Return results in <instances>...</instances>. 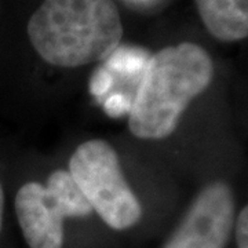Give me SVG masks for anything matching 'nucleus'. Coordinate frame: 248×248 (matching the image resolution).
<instances>
[{
    "mask_svg": "<svg viewBox=\"0 0 248 248\" xmlns=\"http://www.w3.org/2000/svg\"><path fill=\"white\" fill-rule=\"evenodd\" d=\"M234 221L232 187L214 181L197 193L160 248H231Z\"/></svg>",
    "mask_w": 248,
    "mask_h": 248,
    "instance_id": "39448f33",
    "label": "nucleus"
},
{
    "mask_svg": "<svg viewBox=\"0 0 248 248\" xmlns=\"http://www.w3.org/2000/svg\"><path fill=\"white\" fill-rule=\"evenodd\" d=\"M211 55L185 42L151 55L128 113V128L141 140H163L175 131L179 119L214 79Z\"/></svg>",
    "mask_w": 248,
    "mask_h": 248,
    "instance_id": "f257e3e1",
    "label": "nucleus"
},
{
    "mask_svg": "<svg viewBox=\"0 0 248 248\" xmlns=\"http://www.w3.org/2000/svg\"><path fill=\"white\" fill-rule=\"evenodd\" d=\"M69 174L93 213L116 233L134 229L142 219V205L125 182L119 156L104 140L83 142L69 160Z\"/></svg>",
    "mask_w": 248,
    "mask_h": 248,
    "instance_id": "7ed1b4c3",
    "label": "nucleus"
},
{
    "mask_svg": "<svg viewBox=\"0 0 248 248\" xmlns=\"http://www.w3.org/2000/svg\"><path fill=\"white\" fill-rule=\"evenodd\" d=\"M196 6L204 27L219 42L248 37V0H196Z\"/></svg>",
    "mask_w": 248,
    "mask_h": 248,
    "instance_id": "0eeeda50",
    "label": "nucleus"
},
{
    "mask_svg": "<svg viewBox=\"0 0 248 248\" xmlns=\"http://www.w3.org/2000/svg\"><path fill=\"white\" fill-rule=\"evenodd\" d=\"M14 207L28 248H63L65 222L93 214L66 170L53 171L46 185L28 182L21 186Z\"/></svg>",
    "mask_w": 248,
    "mask_h": 248,
    "instance_id": "20e7f679",
    "label": "nucleus"
},
{
    "mask_svg": "<svg viewBox=\"0 0 248 248\" xmlns=\"http://www.w3.org/2000/svg\"><path fill=\"white\" fill-rule=\"evenodd\" d=\"M3 214H4V193H3V186L0 184V234L3 231Z\"/></svg>",
    "mask_w": 248,
    "mask_h": 248,
    "instance_id": "6e6552de",
    "label": "nucleus"
},
{
    "mask_svg": "<svg viewBox=\"0 0 248 248\" xmlns=\"http://www.w3.org/2000/svg\"><path fill=\"white\" fill-rule=\"evenodd\" d=\"M149 58V51L142 47L119 46L94 72L90 80V93L102 97L112 89H128L135 97Z\"/></svg>",
    "mask_w": 248,
    "mask_h": 248,
    "instance_id": "423d86ee",
    "label": "nucleus"
},
{
    "mask_svg": "<svg viewBox=\"0 0 248 248\" xmlns=\"http://www.w3.org/2000/svg\"><path fill=\"white\" fill-rule=\"evenodd\" d=\"M28 36L46 62L78 68L107 60L120 46L123 24L113 0H45Z\"/></svg>",
    "mask_w": 248,
    "mask_h": 248,
    "instance_id": "f03ea898",
    "label": "nucleus"
}]
</instances>
